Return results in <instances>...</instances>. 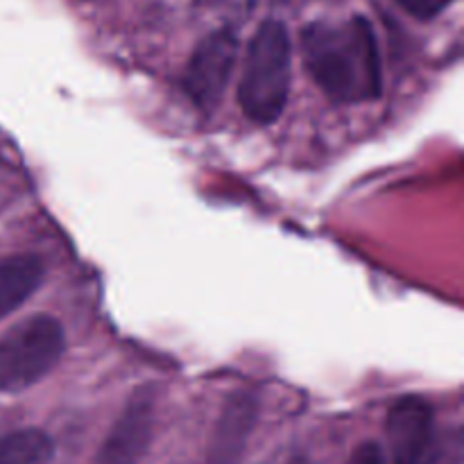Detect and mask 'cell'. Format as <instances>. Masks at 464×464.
I'll use <instances>...</instances> for the list:
<instances>
[{
	"label": "cell",
	"mask_w": 464,
	"mask_h": 464,
	"mask_svg": "<svg viewBox=\"0 0 464 464\" xmlns=\"http://www.w3.org/2000/svg\"><path fill=\"white\" fill-rule=\"evenodd\" d=\"M302 45L308 72L334 102L353 104L381 95L379 44L367 18L356 16L344 25L313 23L304 30Z\"/></svg>",
	"instance_id": "1"
},
{
	"label": "cell",
	"mask_w": 464,
	"mask_h": 464,
	"mask_svg": "<svg viewBox=\"0 0 464 464\" xmlns=\"http://www.w3.org/2000/svg\"><path fill=\"white\" fill-rule=\"evenodd\" d=\"M293 80V45L281 21H263L249 41L238 102L245 116L270 125L284 113Z\"/></svg>",
	"instance_id": "2"
},
{
	"label": "cell",
	"mask_w": 464,
	"mask_h": 464,
	"mask_svg": "<svg viewBox=\"0 0 464 464\" xmlns=\"http://www.w3.org/2000/svg\"><path fill=\"white\" fill-rule=\"evenodd\" d=\"M66 335L54 317L32 315L0 338V392L16 394L44 381L62 361Z\"/></svg>",
	"instance_id": "3"
},
{
	"label": "cell",
	"mask_w": 464,
	"mask_h": 464,
	"mask_svg": "<svg viewBox=\"0 0 464 464\" xmlns=\"http://www.w3.org/2000/svg\"><path fill=\"white\" fill-rule=\"evenodd\" d=\"M238 57V36L234 30H218L204 36L190 54L184 72V91L195 107L211 111L225 95Z\"/></svg>",
	"instance_id": "4"
},
{
	"label": "cell",
	"mask_w": 464,
	"mask_h": 464,
	"mask_svg": "<svg viewBox=\"0 0 464 464\" xmlns=\"http://www.w3.org/2000/svg\"><path fill=\"white\" fill-rule=\"evenodd\" d=\"M157 421V394L152 385L139 388L125 403L98 453L95 464H139L148 453Z\"/></svg>",
	"instance_id": "5"
},
{
	"label": "cell",
	"mask_w": 464,
	"mask_h": 464,
	"mask_svg": "<svg viewBox=\"0 0 464 464\" xmlns=\"http://www.w3.org/2000/svg\"><path fill=\"white\" fill-rule=\"evenodd\" d=\"M388 442L394 464H430L433 408L421 397H403L388 412Z\"/></svg>",
	"instance_id": "6"
},
{
	"label": "cell",
	"mask_w": 464,
	"mask_h": 464,
	"mask_svg": "<svg viewBox=\"0 0 464 464\" xmlns=\"http://www.w3.org/2000/svg\"><path fill=\"white\" fill-rule=\"evenodd\" d=\"M258 421V399L252 392L227 397L208 442V464H238Z\"/></svg>",
	"instance_id": "7"
},
{
	"label": "cell",
	"mask_w": 464,
	"mask_h": 464,
	"mask_svg": "<svg viewBox=\"0 0 464 464\" xmlns=\"http://www.w3.org/2000/svg\"><path fill=\"white\" fill-rule=\"evenodd\" d=\"M45 266L34 254L0 258V320L23 306L44 284Z\"/></svg>",
	"instance_id": "8"
},
{
	"label": "cell",
	"mask_w": 464,
	"mask_h": 464,
	"mask_svg": "<svg viewBox=\"0 0 464 464\" xmlns=\"http://www.w3.org/2000/svg\"><path fill=\"white\" fill-rule=\"evenodd\" d=\"M54 444L44 430L23 429L0 438V464H48Z\"/></svg>",
	"instance_id": "9"
},
{
	"label": "cell",
	"mask_w": 464,
	"mask_h": 464,
	"mask_svg": "<svg viewBox=\"0 0 464 464\" xmlns=\"http://www.w3.org/2000/svg\"><path fill=\"white\" fill-rule=\"evenodd\" d=\"M411 16L420 18V21H430V18L440 16L453 0H397Z\"/></svg>",
	"instance_id": "10"
},
{
	"label": "cell",
	"mask_w": 464,
	"mask_h": 464,
	"mask_svg": "<svg viewBox=\"0 0 464 464\" xmlns=\"http://www.w3.org/2000/svg\"><path fill=\"white\" fill-rule=\"evenodd\" d=\"M349 464H388V460H385V453L383 449H381V444L362 442L361 447L353 451Z\"/></svg>",
	"instance_id": "11"
}]
</instances>
